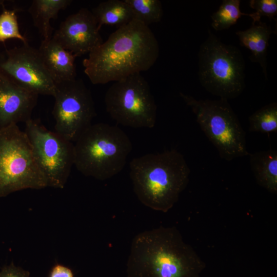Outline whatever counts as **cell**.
Listing matches in <instances>:
<instances>
[{"mask_svg": "<svg viewBox=\"0 0 277 277\" xmlns=\"http://www.w3.org/2000/svg\"><path fill=\"white\" fill-rule=\"evenodd\" d=\"M160 53L149 26L133 19L117 28L83 62L84 72L94 85L117 82L150 69Z\"/></svg>", "mask_w": 277, "mask_h": 277, "instance_id": "cell-1", "label": "cell"}, {"mask_svg": "<svg viewBox=\"0 0 277 277\" xmlns=\"http://www.w3.org/2000/svg\"><path fill=\"white\" fill-rule=\"evenodd\" d=\"M206 263L175 227L136 234L126 264L127 277H201Z\"/></svg>", "mask_w": 277, "mask_h": 277, "instance_id": "cell-2", "label": "cell"}, {"mask_svg": "<svg viewBox=\"0 0 277 277\" xmlns=\"http://www.w3.org/2000/svg\"><path fill=\"white\" fill-rule=\"evenodd\" d=\"M129 167L138 200L157 211L170 210L189 181V167L183 155L175 149L134 158Z\"/></svg>", "mask_w": 277, "mask_h": 277, "instance_id": "cell-3", "label": "cell"}, {"mask_svg": "<svg viewBox=\"0 0 277 277\" xmlns=\"http://www.w3.org/2000/svg\"><path fill=\"white\" fill-rule=\"evenodd\" d=\"M74 145V166L84 175L101 181L122 171L132 149L121 128L103 123L92 124Z\"/></svg>", "mask_w": 277, "mask_h": 277, "instance_id": "cell-4", "label": "cell"}, {"mask_svg": "<svg viewBox=\"0 0 277 277\" xmlns=\"http://www.w3.org/2000/svg\"><path fill=\"white\" fill-rule=\"evenodd\" d=\"M198 78L208 92L220 98L238 97L245 87V63L241 50L223 43L208 30L198 54Z\"/></svg>", "mask_w": 277, "mask_h": 277, "instance_id": "cell-5", "label": "cell"}, {"mask_svg": "<svg viewBox=\"0 0 277 277\" xmlns=\"http://www.w3.org/2000/svg\"><path fill=\"white\" fill-rule=\"evenodd\" d=\"M48 187L32 145L17 124L0 129V197Z\"/></svg>", "mask_w": 277, "mask_h": 277, "instance_id": "cell-6", "label": "cell"}, {"mask_svg": "<svg viewBox=\"0 0 277 277\" xmlns=\"http://www.w3.org/2000/svg\"><path fill=\"white\" fill-rule=\"evenodd\" d=\"M180 95L221 159L230 161L249 154L245 133L228 100H197L182 92Z\"/></svg>", "mask_w": 277, "mask_h": 277, "instance_id": "cell-7", "label": "cell"}, {"mask_svg": "<svg viewBox=\"0 0 277 277\" xmlns=\"http://www.w3.org/2000/svg\"><path fill=\"white\" fill-rule=\"evenodd\" d=\"M104 102L106 111L118 124L135 128L155 126L157 106L141 73L114 82L105 93Z\"/></svg>", "mask_w": 277, "mask_h": 277, "instance_id": "cell-8", "label": "cell"}, {"mask_svg": "<svg viewBox=\"0 0 277 277\" xmlns=\"http://www.w3.org/2000/svg\"><path fill=\"white\" fill-rule=\"evenodd\" d=\"M25 132L48 187L63 189L74 164V143L46 128L39 120L25 123Z\"/></svg>", "mask_w": 277, "mask_h": 277, "instance_id": "cell-9", "label": "cell"}, {"mask_svg": "<svg viewBox=\"0 0 277 277\" xmlns=\"http://www.w3.org/2000/svg\"><path fill=\"white\" fill-rule=\"evenodd\" d=\"M52 114L54 131L74 143L96 116L90 90L81 79L55 83Z\"/></svg>", "mask_w": 277, "mask_h": 277, "instance_id": "cell-10", "label": "cell"}, {"mask_svg": "<svg viewBox=\"0 0 277 277\" xmlns=\"http://www.w3.org/2000/svg\"><path fill=\"white\" fill-rule=\"evenodd\" d=\"M0 72L18 86L38 95H54L55 83L38 49L28 43L0 52Z\"/></svg>", "mask_w": 277, "mask_h": 277, "instance_id": "cell-11", "label": "cell"}, {"mask_svg": "<svg viewBox=\"0 0 277 277\" xmlns=\"http://www.w3.org/2000/svg\"><path fill=\"white\" fill-rule=\"evenodd\" d=\"M99 30L91 11L82 8L62 22L52 38L76 57L104 42Z\"/></svg>", "mask_w": 277, "mask_h": 277, "instance_id": "cell-12", "label": "cell"}, {"mask_svg": "<svg viewBox=\"0 0 277 277\" xmlns=\"http://www.w3.org/2000/svg\"><path fill=\"white\" fill-rule=\"evenodd\" d=\"M38 97L0 72V129L31 119Z\"/></svg>", "mask_w": 277, "mask_h": 277, "instance_id": "cell-13", "label": "cell"}, {"mask_svg": "<svg viewBox=\"0 0 277 277\" xmlns=\"http://www.w3.org/2000/svg\"><path fill=\"white\" fill-rule=\"evenodd\" d=\"M38 50L55 83L76 78V57L52 38L42 40Z\"/></svg>", "mask_w": 277, "mask_h": 277, "instance_id": "cell-14", "label": "cell"}, {"mask_svg": "<svg viewBox=\"0 0 277 277\" xmlns=\"http://www.w3.org/2000/svg\"><path fill=\"white\" fill-rule=\"evenodd\" d=\"M252 24L247 29L238 31L235 34L239 37L241 46L248 49L251 52L250 60L260 64L266 80L267 74V49L271 35L276 31L264 22Z\"/></svg>", "mask_w": 277, "mask_h": 277, "instance_id": "cell-15", "label": "cell"}, {"mask_svg": "<svg viewBox=\"0 0 277 277\" xmlns=\"http://www.w3.org/2000/svg\"><path fill=\"white\" fill-rule=\"evenodd\" d=\"M248 155L251 169L258 184L269 192L276 194V150L271 149Z\"/></svg>", "mask_w": 277, "mask_h": 277, "instance_id": "cell-16", "label": "cell"}, {"mask_svg": "<svg viewBox=\"0 0 277 277\" xmlns=\"http://www.w3.org/2000/svg\"><path fill=\"white\" fill-rule=\"evenodd\" d=\"M71 0H33L28 9L34 25L42 37L47 40L52 37L51 19H56L59 12L66 9Z\"/></svg>", "mask_w": 277, "mask_h": 277, "instance_id": "cell-17", "label": "cell"}, {"mask_svg": "<svg viewBox=\"0 0 277 277\" xmlns=\"http://www.w3.org/2000/svg\"><path fill=\"white\" fill-rule=\"evenodd\" d=\"M91 12L99 29L103 25L115 26L118 28L133 19L131 10L124 0H108L101 2Z\"/></svg>", "mask_w": 277, "mask_h": 277, "instance_id": "cell-18", "label": "cell"}, {"mask_svg": "<svg viewBox=\"0 0 277 277\" xmlns=\"http://www.w3.org/2000/svg\"><path fill=\"white\" fill-rule=\"evenodd\" d=\"M132 12L133 19L149 26L160 22L163 15L162 3L159 0H124Z\"/></svg>", "mask_w": 277, "mask_h": 277, "instance_id": "cell-19", "label": "cell"}, {"mask_svg": "<svg viewBox=\"0 0 277 277\" xmlns=\"http://www.w3.org/2000/svg\"><path fill=\"white\" fill-rule=\"evenodd\" d=\"M240 3V0H223L218 10L211 16L212 28L216 31L228 29L242 16L250 17V13L241 11Z\"/></svg>", "mask_w": 277, "mask_h": 277, "instance_id": "cell-20", "label": "cell"}, {"mask_svg": "<svg viewBox=\"0 0 277 277\" xmlns=\"http://www.w3.org/2000/svg\"><path fill=\"white\" fill-rule=\"evenodd\" d=\"M251 132H276L277 103L273 102L257 110L249 117Z\"/></svg>", "mask_w": 277, "mask_h": 277, "instance_id": "cell-21", "label": "cell"}, {"mask_svg": "<svg viewBox=\"0 0 277 277\" xmlns=\"http://www.w3.org/2000/svg\"><path fill=\"white\" fill-rule=\"evenodd\" d=\"M17 10L3 9L0 14V43H5L10 39H17L23 43H27V39L20 32Z\"/></svg>", "mask_w": 277, "mask_h": 277, "instance_id": "cell-22", "label": "cell"}, {"mask_svg": "<svg viewBox=\"0 0 277 277\" xmlns=\"http://www.w3.org/2000/svg\"><path fill=\"white\" fill-rule=\"evenodd\" d=\"M249 6L255 11L250 13L252 24L261 22L262 16L267 17L270 19H275L277 15L276 0H251Z\"/></svg>", "mask_w": 277, "mask_h": 277, "instance_id": "cell-23", "label": "cell"}, {"mask_svg": "<svg viewBox=\"0 0 277 277\" xmlns=\"http://www.w3.org/2000/svg\"><path fill=\"white\" fill-rule=\"evenodd\" d=\"M30 272L12 263L4 267L0 271V277H29Z\"/></svg>", "mask_w": 277, "mask_h": 277, "instance_id": "cell-24", "label": "cell"}, {"mask_svg": "<svg viewBox=\"0 0 277 277\" xmlns=\"http://www.w3.org/2000/svg\"><path fill=\"white\" fill-rule=\"evenodd\" d=\"M48 277H74V274L68 267L57 263L51 268Z\"/></svg>", "mask_w": 277, "mask_h": 277, "instance_id": "cell-25", "label": "cell"}, {"mask_svg": "<svg viewBox=\"0 0 277 277\" xmlns=\"http://www.w3.org/2000/svg\"><path fill=\"white\" fill-rule=\"evenodd\" d=\"M5 2L6 1L4 0H0V8L2 7L3 9L5 8Z\"/></svg>", "mask_w": 277, "mask_h": 277, "instance_id": "cell-26", "label": "cell"}]
</instances>
